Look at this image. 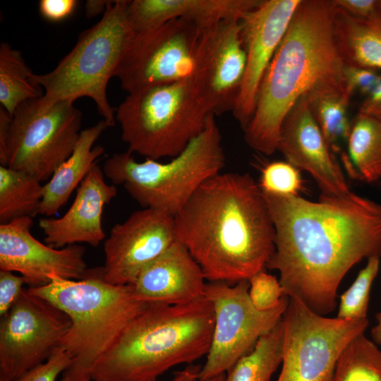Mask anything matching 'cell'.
I'll list each match as a JSON object with an SVG mask.
<instances>
[{
  "instance_id": "obj_1",
  "label": "cell",
  "mask_w": 381,
  "mask_h": 381,
  "mask_svg": "<svg viewBox=\"0 0 381 381\" xmlns=\"http://www.w3.org/2000/svg\"><path fill=\"white\" fill-rule=\"evenodd\" d=\"M263 194L275 230L267 267L279 272L284 296L321 315L331 313L347 272L364 258H381V204L352 192L315 202Z\"/></svg>"
},
{
  "instance_id": "obj_2",
  "label": "cell",
  "mask_w": 381,
  "mask_h": 381,
  "mask_svg": "<svg viewBox=\"0 0 381 381\" xmlns=\"http://www.w3.org/2000/svg\"><path fill=\"white\" fill-rule=\"evenodd\" d=\"M176 239L210 282L248 281L274 252L275 230L258 183L248 173H219L174 217Z\"/></svg>"
},
{
  "instance_id": "obj_3",
  "label": "cell",
  "mask_w": 381,
  "mask_h": 381,
  "mask_svg": "<svg viewBox=\"0 0 381 381\" xmlns=\"http://www.w3.org/2000/svg\"><path fill=\"white\" fill-rule=\"evenodd\" d=\"M336 6L329 0H301L260 83L246 143L259 153L277 150L282 123L303 96L347 88L344 63L334 32Z\"/></svg>"
},
{
  "instance_id": "obj_4",
  "label": "cell",
  "mask_w": 381,
  "mask_h": 381,
  "mask_svg": "<svg viewBox=\"0 0 381 381\" xmlns=\"http://www.w3.org/2000/svg\"><path fill=\"white\" fill-rule=\"evenodd\" d=\"M214 311L203 297L180 305L149 304L95 365L92 381H156L171 368L207 356Z\"/></svg>"
},
{
  "instance_id": "obj_5",
  "label": "cell",
  "mask_w": 381,
  "mask_h": 381,
  "mask_svg": "<svg viewBox=\"0 0 381 381\" xmlns=\"http://www.w3.org/2000/svg\"><path fill=\"white\" fill-rule=\"evenodd\" d=\"M28 290L57 307L71 320L57 346L71 359L60 381H92L96 363L149 305L137 298L133 285L106 282L102 268L90 270L79 280L53 275L48 284Z\"/></svg>"
},
{
  "instance_id": "obj_6",
  "label": "cell",
  "mask_w": 381,
  "mask_h": 381,
  "mask_svg": "<svg viewBox=\"0 0 381 381\" xmlns=\"http://www.w3.org/2000/svg\"><path fill=\"white\" fill-rule=\"evenodd\" d=\"M224 165L221 132L211 114L205 129L170 161L138 162L127 151L108 157L102 170L112 184L122 186L143 208L174 217Z\"/></svg>"
},
{
  "instance_id": "obj_7",
  "label": "cell",
  "mask_w": 381,
  "mask_h": 381,
  "mask_svg": "<svg viewBox=\"0 0 381 381\" xmlns=\"http://www.w3.org/2000/svg\"><path fill=\"white\" fill-rule=\"evenodd\" d=\"M214 114L192 77L129 93L116 109L128 152L158 160L174 157Z\"/></svg>"
},
{
  "instance_id": "obj_8",
  "label": "cell",
  "mask_w": 381,
  "mask_h": 381,
  "mask_svg": "<svg viewBox=\"0 0 381 381\" xmlns=\"http://www.w3.org/2000/svg\"><path fill=\"white\" fill-rule=\"evenodd\" d=\"M128 1H109L100 20L80 34L52 71L33 74V81L44 89L41 107L88 97L109 127L114 126L116 111L108 102L107 87L135 34L128 18Z\"/></svg>"
},
{
  "instance_id": "obj_9",
  "label": "cell",
  "mask_w": 381,
  "mask_h": 381,
  "mask_svg": "<svg viewBox=\"0 0 381 381\" xmlns=\"http://www.w3.org/2000/svg\"><path fill=\"white\" fill-rule=\"evenodd\" d=\"M82 113L70 101L42 107L39 98L18 106L0 126L1 166L49 180L72 154L79 139Z\"/></svg>"
},
{
  "instance_id": "obj_10",
  "label": "cell",
  "mask_w": 381,
  "mask_h": 381,
  "mask_svg": "<svg viewBox=\"0 0 381 381\" xmlns=\"http://www.w3.org/2000/svg\"><path fill=\"white\" fill-rule=\"evenodd\" d=\"M288 298L282 370L276 381H332L341 353L364 333L368 320L327 318L297 298Z\"/></svg>"
},
{
  "instance_id": "obj_11",
  "label": "cell",
  "mask_w": 381,
  "mask_h": 381,
  "mask_svg": "<svg viewBox=\"0 0 381 381\" xmlns=\"http://www.w3.org/2000/svg\"><path fill=\"white\" fill-rule=\"evenodd\" d=\"M248 290V281L232 285L207 284L205 297L212 306L214 321L210 348L200 368L199 380L226 373L282 319L288 297L284 296L270 310H259L253 305Z\"/></svg>"
},
{
  "instance_id": "obj_12",
  "label": "cell",
  "mask_w": 381,
  "mask_h": 381,
  "mask_svg": "<svg viewBox=\"0 0 381 381\" xmlns=\"http://www.w3.org/2000/svg\"><path fill=\"white\" fill-rule=\"evenodd\" d=\"M202 27L177 18L135 32L116 73L128 93L192 77Z\"/></svg>"
},
{
  "instance_id": "obj_13",
  "label": "cell",
  "mask_w": 381,
  "mask_h": 381,
  "mask_svg": "<svg viewBox=\"0 0 381 381\" xmlns=\"http://www.w3.org/2000/svg\"><path fill=\"white\" fill-rule=\"evenodd\" d=\"M68 316L23 289L0 322V376L15 381L49 359L71 327Z\"/></svg>"
},
{
  "instance_id": "obj_14",
  "label": "cell",
  "mask_w": 381,
  "mask_h": 381,
  "mask_svg": "<svg viewBox=\"0 0 381 381\" xmlns=\"http://www.w3.org/2000/svg\"><path fill=\"white\" fill-rule=\"evenodd\" d=\"M174 218L143 208L116 224L104 242V279L114 285H133L143 270L176 241Z\"/></svg>"
},
{
  "instance_id": "obj_15",
  "label": "cell",
  "mask_w": 381,
  "mask_h": 381,
  "mask_svg": "<svg viewBox=\"0 0 381 381\" xmlns=\"http://www.w3.org/2000/svg\"><path fill=\"white\" fill-rule=\"evenodd\" d=\"M246 68L241 20L203 28L192 76L214 115L233 111Z\"/></svg>"
},
{
  "instance_id": "obj_16",
  "label": "cell",
  "mask_w": 381,
  "mask_h": 381,
  "mask_svg": "<svg viewBox=\"0 0 381 381\" xmlns=\"http://www.w3.org/2000/svg\"><path fill=\"white\" fill-rule=\"evenodd\" d=\"M32 224L30 217L0 224V270L18 272L30 287L48 284L53 275L72 280L87 275L83 246L44 244L31 234Z\"/></svg>"
},
{
  "instance_id": "obj_17",
  "label": "cell",
  "mask_w": 381,
  "mask_h": 381,
  "mask_svg": "<svg viewBox=\"0 0 381 381\" xmlns=\"http://www.w3.org/2000/svg\"><path fill=\"white\" fill-rule=\"evenodd\" d=\"M301 0H265L241 20L246 68L232 114L244 129L253 114L263 75Z\"/></svg>"
},
{
  "instance_id": "obj_18",
  "label": "cell",
  "mask_w": 381,
  "mask_h": 381,
  "mask_svg": "<svg viewBox=\"0 0 381 381\" xmlns=\"http://www.w3.org/2000/svg\"><path fill=\"white\" fill-rule=\"evenodd\" d=\"M277 150L287 162L312 176L321 195L341 196L351 193L343 171L310 111L306 95L296 103L285 118Z\"/></svg>"
},
{
  "instance_id": "obj_19",
  "label": "cell",
  "mask_w": 381,
  "mask_h": 381,
  "mask_svg": "<svg viewBox=\"0 0 381 381\" xmlns=\"http://www.w3.org/2000/svg\"><path fill=\"white\" fill-rule=\"evenodd\" d=\"M117 195L115 185L108 184L97 163L77 189L75 199L59 218H42L39 226L44 241L54 248L80 243L97 247L104 240L102 215L106 205Z\"/></svg>"
},
{
  "instance_id": "obj_20",
  "label": "cell",
  "mask_w": 381,
  "mask_h": 381,
  "mask_svg": "<svg viewBox=\"0 0 381 381\" xmlns=\"http://www.w3.org/2000/svg\"><path fill=\"white\" fill-rule=\"evenodd\" d=\"M206 281L200 266L176 240L143 270L133 287L143 303L180 305L205 297Z\"/></svg>"
},
{
  "instance_id": "obj_21",
  "label": "cell",
  "mask_w": 381,
  "mask_h": 381,
  "mask_svg": "<svg viewBox=\"0 0 381 381\" xmlns=\"http://www.w3.org/2000/svg\"><path fill=\"white\" fill-rule=\"evenodd\" d=\"M260 0H133L127 15L135 32L184 18L205 28L226 20H241Z\"/></svg>"
},
{
  "instance_id": "obj_22",
  "label": "cell",
  "mask_w": 381,
  "mask_h": 381,
  "mask_svg": "<svg viewBox=\"0 0 381 381\" xmlns=\"http://www.w3.org/2000/svg\"><path fill=\"white\" fill-rule=\"evenodd\" d=\"M107 127L106 121L102 120L81 131L72 154L43 186L40 214L47 217L56 214L97 163L104 149L94 144Z\"/></svg>"
},
{
  "instance_id": "obj_23",
  "label": "cell",
  "mask_w": 381,
  "mask_h": 381,
  "mask_svg": "<svg viewBox=\"0 0 381 381\" xmlns=\"http://www.w3.org/2000/svg\"><path fill=\"white\" fill-rule=\"evenodd\" d=\"M334 32L344 64L381 70V8L366 18H356L336 6Z\"/></svg>"
},
{
  "instance_id": "obj_24",
  "label": "cell",
  "mask_w": 381,
  "mask_h": 381,
  "mask_svg": "<svg viewBox=\"0 0 381 381\" xmlns=\"http://www.w3.org/2000/svg\"><path fill=\"white\" fill-rule=\"evenodd\" d=\"M348 154L341 157L350 176L368 183L381 179V121L358 113L351 123Z\"/></svg>"
},
{
  "instance_id": "obj_25",
  "label": "cell",
  "mask_w": 381,
  "mask_h": 381,
  "mask_svg": "<svg viewBox=\"0 0 381 381\" xmlns=\"http://www.w3.org/2000/svg\"><path fill=\"white\" fill-rule=\"evenodd\" d=\"M41 182L24 171L0 166V224L40 214Z\"/></svg>"
},
{
  "instance_id": "obj_26",
  "label": "cell",
  "mask_w": 381,
  "mask_h": 381,
  "mask_svg": "<svg viewBox=\"0 0 381 381\" xmlns=\"http://www.w3.org/2000/svg\"><path fill=\"white\" fill-rule=\"evenodd\" d=\"M353 94L346 89L319 90L306 95L310 111L332 152H339L351 130L347 109Z\"/></svg>"
},
{
  "instance_id": "obj_27",
  "label": "cell",
  "mask_w": 381,
  "mask_h": 381,
  "mask_svg": "<svg viewBox=\"0 0 381 381\" xmlns=\"http://www.w3.org/2000/svg\"><path fill=\"white\" fill-rule=\"evenodd\" d=\"M284 324L282 319L227 372L224 381H270L281 365Z\"/></svg>"
},
{
  "instance_id": "obj_28",
  "label": "cell",
  "mask_w": 381,
  "mask_h": 381,
  "mask_svg": "<svg viewBox=\"0 0 381 381\" xmlns=\"http://www.w3.org/2000/svg\"><path fill=\"white\" fill-rule=\"evenodd\" d=\"M20 54L8 43L0 45V103L11 116L22 103L43 96L42 87Z\"/></svg>"
},
{
  "instance_id": "obj_29",
  "label": "cell",
  "mask_w": 381,
  "mask_h": 381,
  "mask_svg": "<svg viewBox=\"0 0 381 381\" xmlns=\"http://www.w3.org/2000/svg\"><path fill=\"white\" fill-rule=\"evenodd\" d=\"M332 381H381V351L364 333L354 337L341 353Z\"/></svg>"
},
{
  "instance_id": "obj_30",
  "label": "cell",
  "mask_w": 381,
  "mask_h": 381,
  "mask_svg": "<svg viewBox=\"0 0 381 381\" xmlns=\"http://www.w3.org/2000/svg\"><path fill=\"white\" fill-rule=\"evenodd\" d=\"M380 268V258L368 259L350 287L341 297L337 318L344 320L368 319L370 292Z\"/></svg>"
},
{
  "instance_id": "obj_31",
  "label": "cell",
  "mask_w": 381,
  "mask_h": 381,
  "mask_svg": "<svg viewBox=\"0 0 381 381\" xmlns=\"http://www.w3.org/2000/svg\"><path fill=\"white\" fill-rule=\"evenodd\" d=\"M258 184L263 193L285 196H297L303 188L299 170L282 161L265 165Z\"/></svg>"
},
{
  "instance_id": "obj_32",
  "label": "cell",
  "mask_w": 381,
  "mask_h": 381,
  "mask_svg": "<svg viewBox=\"0 0 381 381\" xmlns=\"http://www.w3.org/2000/svg\"><path fill=\"white\" fill-rule=\"evenodd\" d=\"M248 282L250 299L259 310H268L276 307L284 296L279 280L265 270L253 275Z\"/></svg>"
},
{
  "instance_id": "obj_33",
  "label": "cell",
  "mask_w": 381,
  "mask_h": 381,
  "mask_svg": "<svg viewBox=\"0 0 381 381\" xmlns=\"http://www.w3.org/2000/svg\"><path fill=\"white\" fill-rule=\"evenodd\" d=\"M71 359L63 350L56 348L44 363L29 370L15 381H56L69 366Z\"/></svg>"
},
{
  "instance_id": "obj_34",
  "label": "cell",
  "mask_w": 381,
  "mask_h": 381,
  "mask_svg": "<svg viewBox=\"0 0 381 381\" xmlns=\"http://www.w3.org/2000/svg\"><path fill=\"white\" fill-rule=\"evenodd\" d=\"M25 278L13 272L0 270V315H5L20 297Z\"/></svg>"
},
{
  "instance_id": "obj_35",
  "label": "cell",
  "mask_w": 381,
  "mask_h": 381,
  "mask_svg": "<svg viewBox=\"0 0 381 381\" xmlns=\"http://www.w3.org/2000/svg\"><path fill=\"white\" fill-rule=\"evenodd\" d=\"M344 74L347 88L353 94L359 91L366 97L381 81L377 71L344 64Z\"/></svg>"
},
{
  "instance_id": "obj_36",
  "label": "cell",
  "mask_w": 381,
  "mask_h": 381,
  "mask_svg": "<svg viewBox=\"0 0 381 381\" xmlns=\"http://www.w3.org/2000/svg\"><path fill=\"white\" fill-rule=\"evenodd\" d=\"M77 4L75 0H41L39 9L44 18L55 22L71 16Z\"/></svg>"
},
{
  "instance_id": "obj_37",
  "label": "cell",
  "mask_w": 381,
  "mask_h": 381,
  "mask_svg": "<svg viewBox=\"0 0 381 381\" xmlns=\"http://www.w3.org/2000/svg\"><path fill=\"white\" fill-rule=\"evenodd\" d=\"M334 5L356 18H366L378 8L375 0H334Z\"/></svg>"
},
{
  "instance_id": "obj_38",
  "label": "cell",
  "mask_w": 381,
  "mask_h": 381,
  "mask_svg": "<svg viewBox=\"0 0 381 381\" xmlns=\"http://www.w3.org/2000/svg\"><path fill=\"white\" fill-rule=\"evenodd\" d=\"M358 113L381 121V81L366 97Z\"/></svg>"
},
{
  "instance_id": "obj_39",
  "label": "cell",
  "mask_w": 381,
  "mask_h": 381,
  "mask_svg": "<svg viewBox=\"0 0 381 381\" xmlns=\"http://www.w3.org/2000/svg\"><path fill=\"white\" fill-rule=\"evenodd\" d=\"M200 368L198 365L190 364L176 372L170 381H198Z\"/></svg>"
},
{
  "instance_id": "obj_40",
  "label": "cell",
  "mask_w": 381,
  "mask_h": 381,
  "mask_svg": "<svg viewBox=\"0 0 381 381\" xmlns=\"http://www.w3.org/2000/svg\"><path fill=\"white\" fill-rule=\"evenodd\" d=\"M109 1L89 0L85 3V14L88 18L96 16L105 11Z\"/></svg>"
},
{
  "instance_id": "obj_41",
  "label": "cell",
  "mask_w": 381,
  "mask_h": 381,
  "mask_svg": "<svg viewBox=\"0 0 381 381\" xmlns=\"http://www.w3.org/2000/svg\"><path fill=\"white\" fill-rule=\"evenodd\" d=\"M377 322L371 329V337L376 344L381 346V310L376 315Z\"/></svg>"
},
{
  "instance_id": "obj_42",
  "label": "cell",
  "mask_w": 381,
  "mask_h": 381,
  "mask_svg": "<svg viewBox=\"0 0 381 381\" xmlns=\"http://www.w3.org/2000/svg\"><path fill=\"white\" fill-rule=\"evenodd\" d=\"M224 377H225V375L222 374V375H219L215 376L214 377H212L207 380H198V381H224Z\"/></svg>"
},
{
  "instance_id": "obj_43",
  "label": "cell",
  "mask_w": 381,
  "mask_h": 381,
  "mask_svg": "<svg viewBox=\"0 0 381 381\" xmlns=\"http://www.w3.org/2000/svg\"><path fill=\"white\" fill-rule=\"evenodd\" d=\"M0 381H11V380H9L6 377L0 376Z\"/></svg>"
},
{
  "instance_id": "obj_44",
  "label": "cell",
  "mask_w": 381,
  "mask_h": 381,
  "mask_svg": "<svg viewBox=\"0 0 381 381\" xmlns=\"http://www.w3.org/2000/svg\"><path fill=\"white\" fill-rule=\"evenodd\" d=\"M378 6L381 8V0H378Z\"/></svg>"
}]
</instances>
